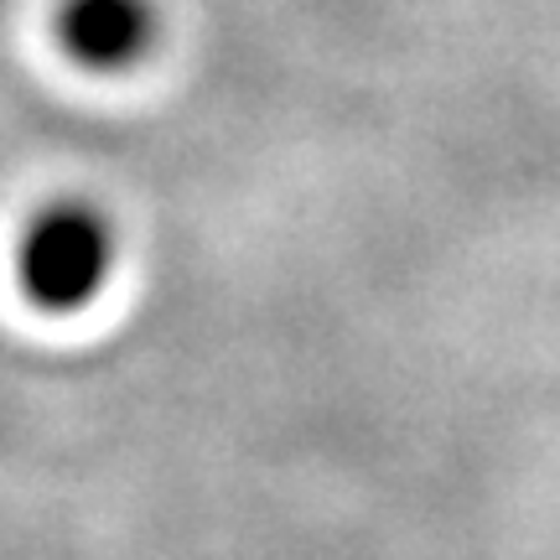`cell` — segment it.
Segmentation results:
<instances>
[{
	"label": "cell",
	"instance_id": "cell-1",
	"mask_svg": "<svg viewBox=\"0 0 560 560\" xmlns=\"http://www.w3.org/2000/svg\"><path fill=\"white\" fill-rule=\"evenodd\" d=\"M120 260L115 219L89 198L37 208L16 240V285L42 317H79L104 296Z\"/></svg>",
	"mask_w": 560,
	"mask_h": 560
},
{
	"label": "cell",
	"instance_id": "cell-2",
	"mask_svg": "<svg viewBox=\"0 0 560 560\" xmlns=\"http://www.w3.org/2000/svg\"><path fill=\"white\" fill-rule=\"evenodd\" d=\"M58 47L83 73H130L156 52V0H62L52 16Z\"/></svg>",
	"mask_w": 560,
	"mask_h": 560
}]
</instances>
